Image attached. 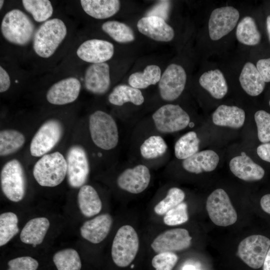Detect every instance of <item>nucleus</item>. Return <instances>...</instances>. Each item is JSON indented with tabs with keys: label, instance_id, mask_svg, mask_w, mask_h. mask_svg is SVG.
<instances>
[{
	"label": "nucleus",
	"instance_id": "obj_44",
	"mask_svg": "<svg viewBox=\"0 0 270 270\" xmlns=\"http://www.w3.org/2000/svg\"><path fill=\"white\" fill-rule=\"evenodd\" d=\"M256 67L264 82H270V58L259 60Z\"/></svg>",
	"mask_w": 270,
	"mask_h": 270
},
{
	"label": "nucleus",
	"instance_id": "obj_29",
	"mask_svg": "<svg viewBox=\"0 0 270 270\" xmlns=\"http://www.w3.org/2000/svg\"><path fill=\"white\" fill-rule=\"evenodd\" d=\"M109 102L114 105L122 106L126 102L140 106L144 102L142 92L126 84H120L114 88L108 96Z\"/></svg>",
	"mask_w": 270,
	"mask_h": 270
},
{
	"label": "nucleus",
	"instance_id": "obj_6",
	"mask_svg": "<svg viewBox=\"0 0 270 270\" xmlns=\"http://www.w3.org/2000/svg\"><path fill=\"white\" fill-rule=\"evenodd\" d=\"M0 184L2 192L10 200L20 201L26 192V178L20 162L13 159L4 164L0 172Z\"/></svg>",
	"mask_w": 270,
	"mask_h": 270
},
{
	"label": "nucleus",
	"instance_id": "obj_45",
	"mask_svg": "<svg viewBox=\"0 0 270 270\" xmlns=\"http://www.w3.org/2000/svg\"><path fill=\"white\" fill-rule=\"evenodd\" d=\"M10 86V77L6 70L0 66V92H4L8 90Z\"/></svg>",
	"mask_w": 270,
	"mask_h": 270
},
{
	"label": "nucleus",
	"instance_id": "obj_22",
	"mask_svg": "<svg viewBox=\"0 0 270 270\" xmlns=\"http://www.w3.org/2000/svg\"><path fill=\"white\" fill-rule=\"evenodd\" d=\"M218 154L212 150L198 152L190 157L184 160L183 168L186 171L196 174L214 170L219 162Z\"/></svg>",
	"mask_w": 270,
	"mask_h": 270
},
{
	"label": "nucleus",
	"instance_id": "obj_35",
	"mask_svg": "<svg viewBox=\"0 0 270 270\" xmlns=\"http://www.w3.org/2000/svg\"><path fill=\"white\" fill-rule=\"evenodd\" d=\"M24 8L38 22H45L52 16L53 6L48 0H22Z\"/></svg>",
	"mask_w": 270,
	"mask_h": 270
},
{
	"label": "nucleus",
	"instance_id": "obj_50",
	"mask_svg": "<svg viewBox=\"0 0 270 270\" xmlns=\"http://www.w3.org/2000/svg\"><path fill=\"white\" fill-rule=\"evenodd\" d=\"M183 270H197L195 268L194 266L191 265H188L184 266Z\"/></svg>",
	"mask_w": 270,
	"mask_h": 270
},
{
	"label": "nucleus",
	"instance_id": "obj_48",
	"mask_svg": "<svg viewBox=\"0 0 270 270\" xmlns=\"http://www.w3.org/2000/svg\"><path fill=\"white\" fill-rule=\"evenodd\" d=\"M262 270H270V248L264 258Z\"/></svg>",
	"mask_w": 270,
	"mask_h": 270
},
{
	"label": "nucleus",
	"instance_id": "obj_38",
	"mask_svg": "<svg viewBox=\"0 0 270 270\" xmlns=\"http://www.w3.org/2000/svg\"><path fill=\"white\" fill-rule=\"evenodd\" d=\"M168 146L164 138L159 136H152L146 139L140 147L142 156L146 159H154L162 156L166 151Z\"/></svg>",
	"mask_w": 270,
	"mask_h": 270
},
{
	"label": "nucleus",
	"instance_id": "obj_49",
	"mask_svg": "<svg viewBox=\"0 0 270 270\" xmlns=\"http://www.w3.org/2000/svg\"><path fill=\"white\" fill-rule=\"evenodd\" d=\"M266 30L268 34V39L270 42V15L268 16L266 18Z\"/></svg>",
	"mask_w": 270,
	"mask_h": 270
},
{
	"label": "nucleus",
	"instance_id": "obj_31",
	"mask_svg": "<svg viewBox=\"0 0 270 270\" xmlns=\"http://www.w3.org/2000/svg\"><path fill=\"white\" fill-rule=\"evenodd\" d=\"M162 76L161 70L155 64L147 66L143 72H136L128 78V82L131 86L138 88H146L158 82Z\"/></svg>",
	"mask_w": 270,
	"mask_h": 270
},
{
	"label": "nucleus",
	"instance_id": "obj_41",
	"mask_svg": "<svg viewBox=\"0 0 270 270\" xmlns=\"http://www.w3.org/2000/svg\"><path fill=\"white\" fill-rule=\"evenodd\" d=\"M254 120L258 130V136L263 143L270 141V114L263 110L257 111L254 114Z\"/></svg>",
	"mask_w": 270,
	"mask_h": 270
},
{
	"label": "nucleus",
	"instance_id": "obj_2",
	"mask_svg": "<svg viewBox=\"0 0 270 270\" xmlns=\"http://www.w3.org/2000/svg\"><path fill=\"white\" fill-rule=\"evenodd\" d=\"M3 37L12 44L24 46L34 38V25L22 10L12 9L4 16L0 26Z\"/></svg>",
	"mask_w": 270,
	"mask_h": 270
},
{
	"label": "nucleus",
	"instance_id": "obj_23",
	"mask_svg": "<svg viewBox=\"0 0 270 270\" xmlns=\"http://www.w3.org/2000/svg\"><path fill=\"white\" fill-rule=\"evenodd\" d=\"M212 120L216 126L238 128L244 124L245 112L236 106L222 104L213 112Z\"/></svg>",
	"mask_w": 270,
	"mask_h": 270
},
{
	"label": "nucleus",
	"instance_id": "obj_30",
	"mask_svg": "<svg viewBox=\"0 0 270 270\" xmlns=\"http://www.w3.org/2000/svg\"><path fill=\"white\" fill-rule=\"evenodd\" d=\"M236 37L240 43L247 46H255L259 44L261 34L254 20L250 16L243 18L238 24Z\"/></svg>",
	"mask_w": 270,
	"mask_h": 270
},
{
	"label": "nucleus",
	"instance_id": "obj_12",
	"mask_svg": "<svg viewBox=\"0 0 270 270\" xmlns=\"http://www.w3.org/2000/svg\"><path fill=\"white\" fill-rule=\"evenodd\" d=\"M186 74L184 68L176 64L168 66L158 82V88L162 98L172 101L178 98L184 91Z\"/></svg>",
	"mask_w": 270,
	"mask_h": 270
},
{
	"label": "nucleus",
	"instance_id": "obj_32",
	"mask_svg": "<svg viewBox=\"0 0 270 270\" xmlns=\"http://www.w3.org/2000/svg\"><path fill=\"white\" fill-rule=\"evenodd\" d=\"M25 137L20 132L12 129L0 132V156L11 154L20 150L25 142Z\"/></svg>",
	"mask_w": 270,
	"mask_h": 270
},
{
	"label": "nucleus",
	"instance_id": "obj_52",
	"mask_svg": "<svg viewBox=\"0 0 270 270\" xmlns=\"http://www.w3.org/2000/svg\"><path fill=\"white\" fill-rule=\"evenodd\" d=\"M133 266H134V265H132V268H133Z\"/></svg>",
	"mask_w": 270,
	"mask_h": 270
},
{
	"label": "nucleus",
	"instance_id": "obj_15",
	"mask_svg": "<svg viewBox=\"0 0 270 270\" xmlns=\"http://www.w3.org/2000/svg\"><path fill=\"white\" fill-rule=\"evenodd\" d=\"M81 88L80 81L76 77H68L54 84L48 90L46 98L54 105H64L74 102Z\"/></svg>",
	"mask_w": 270,
	"mask_h": 270
},
{
	"label": "nucleus",
	"instance_id": "obj_18",
	"mask_svg": "<svg viewBox=\"0 0 270 270\" xmlns=\"http://www.w3.org/2000/svg\"><path fill=\"white\" fill-rule=\"evenodd\" d=\"M137 28L144 35L158 42H168L174 36L173 28L164 18L158 16H148L141 18L138 22Z\"/></svg>",
	"mask_w": 270,
	"mask_h": 270
},
{
	"label": "nucleus",
	"instance_id": "obj_19",
	"mask_svg": "<svg viewBox=\"0 0 270 270\" xmlns=\"http://www.w3.org/2000/svg\"><path fill=\"white\" fill-rule=\"evenodd\" d=\"M86 88L96 94H103L110 86V70L106 62L93 64L86 70L84 76Z\"/></svg>",
	"mask_w": 270,
	"mask_h": 270
},
{
	"label": "nucleus",
	"instance_id": "obj_51",
	"mask_svg": "<svg viewBox=\"0 0 270 270\" xmlns=\"http://www.w3.org/2000/svg\"><path fill=\"white\" fill-rule=\"evenodd\" d=\"M4 3V0H0V10H1L2 8Z\"/></svg>",
	"mask_w": 270,
	"mask_h": 270
},
{
	"label": "nucleus",
	"instance_id": "obj_1",
	"mask_svg": "<svg viewBox=\"0 0 270 270\" xmlns=\"http://www.w3.org/2000/svg\"><path fill=\"white\" fill-rule=\"evenodd\" d=\"M67 28L58 18L50 19L43 22L36 31L32 47L35 53L43 58L50 57L65 38Z\"/></svg>",
	"mask_w": 270,
	"mask_h": 270
},
{
	"label": "nucleus",
	"instance_id": "obj_39",
	"mask_svg": "<svg viewBox=\"0 0 270 270\" xmlns=\"http://www.w3.org/2000/svg\"><path fill=\"white\" fill-rule=\"evenodd\" d=\"M184 198L183 190L178 188H172L168 190L166 196L155 206L154 211L158 215H164L169 210L182 203Z\"/></svg>",
	"mask_w": 270,
	"mask_h": 270
},
{
	"label": "nucleus",
	"instance_id": "obj_36",
	"mask_svg": "<svg viewBox=\"0 0 270 270\" xmlns=\"http://www.w3.org/2000/svg\"><path fill=\"white\" fill-rule=\"evenodd\" d=\"M53 262L58 270H80L82 262L78 252L72 248H66L56 252Z\"/></svg>",
	"mask_w": 270,
	"mask_h": 270
},
{
	"label": "nucleus",
	"instance_id": "obj_42",
	"mask_svg": "<svg viewBox=\"0 0 270 270\" xmlns=\"http://www.w3.org/2000/svg\"><path fill=\"white\" fill-rule=\"evenodd\" d=\"M178 260V256L174 252H162L155 256L152 264L156 270H172Z\"/></svg>",
	"mask_w": 270,
	"mask_h": 270
},
{
	"label": "nucleus",
	"instance_id": "obj_3",
	"mask_svg": "<svg viewBox=\"0 0 270 270\" xmlns=\"http://www.w3.org/2000/svg\"><path fill=\"white\" fill-rule=\"evenodd\" d=\"M67 172L66 160L60 152L44 155L33 168V176L41 186L54 187L64 180Z\"/></svg>",
	"mask_w": 270,
	"mask_h": 270
},
{
	"label": "nucleus",
	"instance_id": "obj_27",
	"mask_svg": "<svg viewBox=\"0 0 270 270\" xmlns=\"http://www.w3.org/2000/svg\"><path fill=\"white\" fill-rule=\"evenodd\" d=\"M201 86L215 98L221 99L227 94L228 86L223 73L218 69L203 73L199 78Z\"/></svg>",
	"mask_w": 270,
	"mask_h": 270
},
{
	"label": "nucleus",
	"instance_id": "obj_10",
	"mask_svg": "<svg viewBox=\"0 0 270 270\" xmlns=\"http://www.w3.org/2000/svg\"><path fill=\"white\" fill-rule=\"evenodd\" d=\"M270 246V240L262 235H252L242 240L239 244L238 254L250 267L258 269L263 266Z\"/></svg>",
	"mask_w": 270,
	"mask_h": 270
},
{
	"label": "nucleus",
	"instance_id": "obj_16",
	"mask_svg": "<svg viewBox=\"0 0 270 270\" xmlns=\"http://www.w3.org/2000/svg\"><path fill=\"white\" fill-rule=\"evenodd\" d=\"M114 46L110 42L94 38L83 42L77 49L76 54L86 62L100 64L110 60L114 54Z\"/></svg>",
	"mask_w": 270,
	"mask_h": 270
},
{
	"label": "nucleus",
	"instance_id": "obj_37",
	"mask_svg": "<svg viewBox=\"0 0 270 270\" xmlns=\"http://www.w3.org/2000/svg\"><path fill=\"white\" fill-rule=\"evenodd\" d=\"M17 216L12 212L0 216V246L6 244L19 232Z\"/></svg>",
	"mask_w": 270,
	"mask_h": 270
},
{
	"label": "nucleus",
	"instance_id": "obj_28",
	"mask_svg": "<svg viewBox=\"0 0 270 270\" xmlns=\"http://www.w3.org/2000/svg\"><path fill=\"white\" fill-rule=\"evenodd\" d=\"M78 202L81 212L86 217L98 214L102 208V201L98 192L90 185H84L80 188Z\"/></svg>",
	"mask_w": 270,
	"mask_h": 270
},
{
	"label": "nucleus",
	"instance_id": "obj_47",
	"mask_svg": "<svg viewBox=\"0 0 270 270\" xmlns=\"http://www.w3.org/2000/svg\"><path fill=\"white\" fill-rule=\"evenodd\" d=\"M260 204L262 209L270 214V194L264 195L260 200Z\"/></svg>",
	"mask_w": 270,
	"mask_h": 270
},
{
	"label": "nucleus",
	"instance_id": "obj_13",
	"mask_svg": "<svg viewBox=\"0 0 270 270\" xmlns=\"http://www.w3.org/2000/svg\"><path fill=\"white\" fill-rule=\"evenodd\" d=\"M240 18L238 10L232 6L215 8L212 12L208 22L210 38L218 40L232 31Z\"/></svg>",
	"mask_w": 270,
	"mask_h": 270
},
{
	"label": "nucleus",
	"instance_id": "obj_8",
	"mask_svg": "<svg viewBox=\"0 0 270 270\" xmlns=\"http://www.w3.org/2000/svg\"><path fill=\"white\" fill-rule=\"evenodd\" d=\"M63 134V126L58 120L45 122L33 136L30 152L36 157L42 156L51 150L59 142Z\"/></svg>",
	"mask_w": 270,
	"mask_h": 270
},
{
	"label": "nucleus",
	"instance_id": "obj_11",
	"mask_svg": "<svg viewBox=\"0 0 270 270\" xmlns=\"http://www.w3.org/2000/svg\"><path fill=\"white\" fill-rule=\"evenodd\" d=\"M66 176L69 185L73 188H81L87 180L90 166L86 153L79 145L68 150L66 156Z\"/></svg>",
	"mask_w": 270,
	"mask_h": 270
},
{
	"label": "nucleus",
	"instance_id": "obj_34",
	"mask_svg": "<svg viewBox=\"0 0 270 270\" xmlns=\"http://www.w3.org/2000/svg\"><path fill=\"white\" fill-rule=\"evenodd\" d=\"M200 140L196 134L189 132L182 136L174 145V154L176 158L185 160L198 152Z\"/></svg>",
	"mask_w": 270,
	"mask_h": 270
},
{
	"label": "nucleus",
	"instance_id": "obj_24",
	"mask_svg": "<svg viewBox=\"0 0 270 270\" xmlns=\"http://www.w3.org/2000/svg\"><path fill=\"white\" fill-rule=\"evenodd\" d=\"M242 89L251 96H257L264 90L265 82L256 66L250 62L244 66L239 76Z\"/></svg>",
	"mask_w": 270,
	"mask_h": 270
},
{
	"label": "nucleus",
	"instance_id": "obj_17",
	"mask_svg": "<svg viewBox=\"0 0 270 270\" xmlns=\"http://www.w3.org/2000/svg\"><path fill=\"white\" fill-rule=\"evenodd\" d=\"M150 180V174L148 168L144 164H138L122 172L117 178V184L125 191L138 194L148 188Z\"/></svg>",
	"mask_w": 270,
	"mask_h": 270
},
{
	"label": "nucleus",
	"instance_id": "obj_21",
	"mask_svg": "<svg viewBox=\"0 0 270 270\" xmlns=\"http://www.w3.org/2000/svg\"><path fill=\"white\" fill-rule=\"evenodd\" d=\"M232 158L230 162L232 173L238 178L248 182L261 180L264 175V168L255 163L244 152Z\"/></svg>",
	"mask_w": 270,
	"mask_h": 270
},
{
	"label": "nucleus",
	"instance_id": "obj_40",
	"mask_svg": "<svg viewBox=\"0 0 270 270\" xmlns=\"http://www.w3.org/2000/svg\"><path fill=\"white\" fill-rule=\"evenodd\" d=\"M187 208L186 204L182 202L170 209L164 214V223L168 226H174L186 222L188 219Z\"/></svg>",
	"mask_w": 270,
	"mask_h": 270
},
{
	"label": "nucleus",
	"instance_id": "obj_26",
	"mask_svg": "<svg viewBox=\"0 0 270 270\" xmlns=\"http://www.w3.org/2000/svg\"><path fill=\"white\" fill-rule=\"evenodd\" d=\"M49 227L48 218L43 217L32 218L23 228L20 234V240L35 247L43 242Z\"/></svg>",
	"mask_w": 270,
	"mask_h": 270
},
{
	"label": "nucleus",
	"instance_id": "obj_53",
	"mask_svg": "<svg viewBox=\"0 0 270 270\" xmlns=\"http://www.w3.org/2000/svg\"><path fill=\"white\" fill-rule=\"evenodd\" d=\"M269 104H270V102H269Z\"/></svg>",
	"mask_w": 270,
	"mask_h": 270
},
{
	"label": "nucleus",
	"instance_id": "obj_46",
	"mask_svg": "<svg viewBox=\"0 0 270 270\" xmlns=\"http://www.w3.org/2000/svg\"><path fill=\"white\" fill-rule=\"evenodd\" d=\"M258 156L262 160L270 162V142L260 144L256 150Z\"/></svg>",
	"mask_w": 270,
	"mask_h": 270
},
{
	"label": "nucleus",
	"instance_id": "obj_43",
	"mask_svg": "<svg viewBox=\"0 0 270 270\" xmlns=\"http://www.w3.org/2000/svg\"><path fill=\"white\" fill-rule=\"evenodd\" d=\"M8 270H36L38 261L30 256H21L10 260Z\"/></svg>",
	"mask_w": 270,
	"mask_h": 270
},
{
	"label": "nucleus",
	"instance_id": "obj_33",
	"mask_svg": "<svg viewBox=\"0 0 270 270\" xmlns=\"http://www.w3.org/2000/svg\"><path fill=\"white\" fill-rule=\"evenodd\" d=\"M102 30L119 43L133 42L135 36L132 30L127 24L116 20H109L102 26Z\"/></svg>",
	"mask_w": 270,
	"mask_h": 270
},
{
	"label": "nucleus",
	"instance_id": "obj_20",
	"mask_svg": "<svg viewBox=\"0 0 270 270\" xmlns=\"http://www.w3.org/2000/svg\"><path fill=\"white\" fill-rule=\"evenodd\" d=\"M112 218L108 214H104L86 222L80 228L82 236L92 244L102 242L108 234Z\"/></svg>",
	"mask_w": 270,
	"mask_h": 270
},
{
	"label": "nucleus",
	"instance_id": "obj_7",
	"mask_svg": "<svg viewBox=\"0 0 270 270\" xmlns=\"http://www.w3.org/2000/svg\"><path fill=\"white\" fill-rule=\"evenodd\" d=\"M206 209L210 220L217 226H227L237 220L236 212L228 194L222 189L214 190L208 196Z\"/></svg>",
	"mask_w": 270,
	"mask_h": 270
},
{
	"label": "nucleus",
	"instance_id": "obj_4",
	"mask_svg": "<svg viewBox=\"0 0 270 270\" xmlns=\"http://www.w3.org/2000/svg\"><path fill=\"white\" fill-rule=\"evenodd\" d=\"M89 130L92 142L99 148L110 150L117 146L118 126L108 114L100 110L92 114L89 118Z\"/></svg>",
	"mask_w": 270,
	"mask_h": 270
},
{
	"label": "nucleus",
	"instance_id": "obj_25",
	"mask_svg": "<svg viewBox=\"0 0 270 270\" xmlns=\"http://www.w3.org/2000/svg\"><path fill=\"white\" fill-rule=\"evenodd\" d=\"M80 3L86 14L98 20L114 16L120 7V1L118 0H82Z\"/></svg>",
	"mask_w": 270,
	"mask_h": 270
},
{
	"label": "nucleus",
	"instance_id": "obj_14",
	"mask_svg": "<svg viewBox=\"0 0 270 270\" xmlns=\"http://www.w3.org/2000/svg\"><path fill=\"white\" fill-rule=\"evenodd\" d=\"M192 244V237L184 228H174L158 234L151 244V247L156 253L180 251L188 248Z\"/></svg>",
	"mask_w": 270,
	"mask_h": 270
},
{
	"label": "nucleus",
	"instance_id": "obj_9",
	"mask_svg": "<svg viewBox=\"0 0 270 270\" xmlns=\"http://www.w3.org/2000/svg\"><path fill=\"white\" fill-rule=\"evenodd\" d=\"M156 130L162 133H172L186 128L189 124L188 114L180 106L166 104L160 107L152 114Z\"/></svg>",
	"mask_w": 270,
	"mask_h": 270
},
{
	"label": "nucleus",
	"instance_id": "obj_5",
	"mask_svg": "<svg viewBox=\"0 0 270 270\" xmlns=\"http://www.w3.org/2000/svg\"><path fill=\"white\" fill-rule=\"evenodd\" d=\"M139 238L135 230L124 225L117 231L112 246L114 263L120 267H126L134 260L139 249Z\"/></svg>",
	"mask_w": 270,
	"mask_h": 270
}]
</instances>
